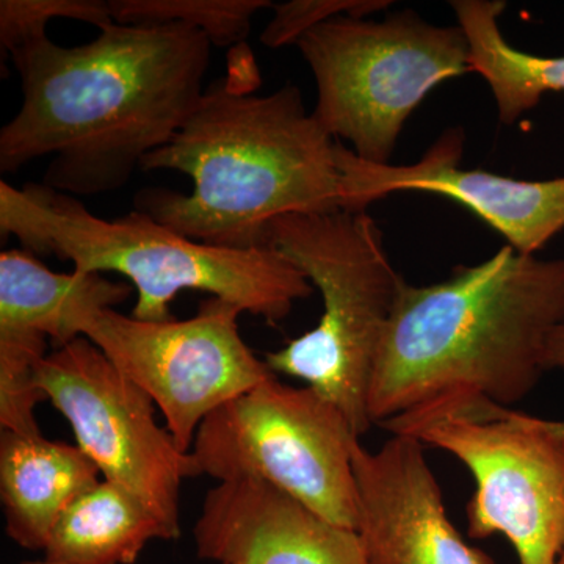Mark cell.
<instances>
[{"instance_id":"obj_1","label":"cell","mask_w":564,"mask_h":564,"mask_svg":"<svg viewBox=\"0 0 564 564\" xmlns=\"http://www.w3.org/2000/svg\"><path fill=\"white\" fill-rule=\"evenodd\" d=\"M210 50L202 31L182 22H115L74 47L47 35L18 43L9 55L22 104L0 131V172L52 158L43 177L52 191H118L202 101Z\"/></svg>"},{"instance_id":"obj_2","label":"cell","mask_w":564,"mask_h":564,"mask_svg":"<svg viewBox=\"0 0 564 564\" xmlns=\"http://www.w3.org/2000/svg\"><path fill=\"white\" fill-rule=\"evenodd\" d=\"M563 323L564 259L510 245L436 284L404 282L370 377V422L408 434L521 402L547 372L545 345Z\"/></svg>"},{"instance_id":"obj_3","label":"cell","mask_w":564,"mask_h":564,"mask_svg":"<svg viewBox=\"0 0 564 564\" xmlns=\"http://www.w3.org/2000/svg\"><path fill=\"white\" fill-rule=\"evenodd\" d=\"M232 77L214 82L170 143L141 162L144 172L174 170L191 193L147 188L135 210L210 247H263V231L289 214L344 210L340 140L304 107L288 84L250 95Z\"/></svg>"},{"instance_id":"obj_4","label":"cell","mask_w":564,"mask_h":564,"mask_svg":"<svg viewBox=\"0 0 564 564\" xmlns=\"http://www.w3.org/2000/svg\"><path fill=\"white\" fill-rule=\"evenodd\" d=\"M0 232L17 237L25 251L73 262L74 272L128 278L137 293V321H174V299L182 291H199L274 325L315 292L272 248L210 247L139 210L107 220L43 182L22 188L0 182Z\"/></svg>"},{"instance_id":"obj_5","label":"cell","mask_w":564,"mask_h":564,"mask_svg":"<svg viewBox=\"0 0 564 564\" xmlns=\"http://www.w3.org/2000/svg\"><path fill=\"white\" fill-rule=\"evenodd\" d=\"M263 247L288 259L321 292L318 325L269 352L274 375L299 378L336 404L361 437L378 348L404 281L366 210L289 214L263 231Z\"/></svg>"},{"instance_id":"obj_6","label":"cell","mask_w":564,"mask_h":564,"mask_svg":"<svg viewBox=\"0 0 564 564\" xmlns=\"http://www.w3.org/2000/svg\"><path fill=\"white\" fill-rule=\"evenodd\" d=\"M317 85L315 120L364 162L391 163L404 122L444 82L470 73L459 25H433L414 10L373 21L336 17L296 40Z\"/></svg>"},{"instance_id":"obj_7","label":"cell","mask_w":564,"mask_h":564,"mask_svg":"<svg viewBox=\"0 0 564 564\" xmlns=\"http://www.w3.org/2000/svg\"><path fill=\"white\" fill-rule=\"evenodd\" d=\"M358 441L336 404L274 375L214 411L196 432L191 455L198 477L265 481L326 521L356 530Z\"/></svg>"},{"instance_id":"obj_8","label":"cell","mask_w":564,"mask_h":564,"mask_svg":"<svg viewBox=\"0 0 564 564\" xmlns=\"http://www.w3.org/2000/svg\"><path fill=\"white\" fill-rule=\"evenodd\" d=\"M242 310L203 300L187 321L143 322L115 310H85L74 328L151 397L182 451L202 423L240 393L274 377L239 332Z\"/></svg>"},{"instance_id":"obj_9","label":"cell","mask_w":564,"mask_h":564,"mask_svg":"<svg viewBox=\"0 0 564 564\" xmlns=\"http://www.w3.org/2000/svg\"><path fill=\"white\" fill-rule=\"evenodd\" d=\"M470 470L467 530L503 534L519 564H558L564 552V434L544 419L489 404L478 419L441 417L404 434Z\"/></svg>"},{"instance_id":"obj_10","label":"cell","mask_w":564,"mask_h":564,"mask_svg":"<svg viewBox=\"0 0 564 564\" xmlns=\"http://www.w3.org/2000/svg\"><path fill=\"white\" fill-rule=\"evenodd\" d=\"M39 384L104 480L132 494L177 540L182 484L198 473L191 452L159 425L151 397L84 336L41 361Z\"/></svg>"},{"instance_id":"obj_11","label":"cell","mask_w":564,"mask_h":564,"mask_svg":"<svg viewBox=\"0 0 564 564\" xmlns=\"http://www.w3.org/2000/svg\"><path fill=\"white\" fill-rule=\"evenodd\" d=\"M463 129H448L411 165L364 162L340 144L344 210H366L397 192H425L454 199L521 254L536 256L564 229V177L524 181L463 169Z\"/></svg>"},{"instance_id":"obj_12","label":"cell","mask_w":564,"mask_h":564,"mask_svg":"<svg viewBox=\"0 0 564 564\" xmlns=\"http://www.w3.org/2000/svg\"><path fill=\"white\" fill-rule=\"evenodd\" d=\"M352 469L367 564H494L456 532L421 441L392 434L375 452L358 441Z\"/></svg>"},{"instance_id":"obj_13","label":"cell","mask_w":564,"mask_h":564,"mask_svg":"<svg viewBox=\"0 0 564 564\" xmlns=\"http://www.w3.org/2000/svg\"><path fill=\"white\" fill-rule=\"evenodd\" d=\"M193 543L212 564H367L356 530L254 478L218 481L207 491Z\"/></svg>"},{"instance_id":"obj_14","label":"cell","mask_w":564,"mask_h":564,"mask_svg":"<svg viewBox=\"0 0 564 564\" xmlns=\"http://www.w3.org/2000/svg\"><path fill=\"white\" fill-rule=\"evenodd\" d=\"M101 481L77 445L43 434H0V500L6 532L25 551L44 552L69 505Z\"/></svg>"},{"instance_id":"obj_15","label":"cell","mask_w":564,"mask_h":564,"mask_svg":"<svg viewBox=\"0 0 564 564\" xmlns=\"http://www.w3.org/2000/svg\"><path fill=\"white\" fill-rule=\"evenodd\" d=\"M133 292L101 273H55L25 250L0 252V336L36 337L55 348L80 337L74 317L113 310Z\"/></svg>"},{"instance_id":"obj_16","label":"cell","mask_w":564,"mask_h":564,"mask_svg":"<svg viewBox=\"0 0 564 564\" xmlns=\"http://www.w3.org/2000/svg\"><path fill=\"white\" fill-rule=\"evenodd\" d=\"M155 540L170 541L159 519L132 494L101 480L58 519L44 558L66 564H135Z\"/></svg>"},{"instance_id":"obj_17","label":"cell","mask_w":564,"mask_h":564,"mask_svg":"<svg viewBox=\"0 0 564 564\" xmlns=\"http://www.w3.org/2000/svg\"><path fill=\"white\" fill-rule=\"evenodd\" d=\"M451 6L469 44L470 73L488 82L503 124H514L547 93L564 91V55L529 54L505 40L499 20L507 2L454 0Z\"/></svg>"},{"instance_id":"obj_18","label":"cell","mask_w":564,"mask_h":564,"mask_svg":"<svg viewBox=\"0 0 564 564\" xmlns=\"http://www.w3.org/2000/svg\"><path fill=\"white\" fill-rule=\"evenodd\" d=\"M111 17L122 25L182 22L202 31L212 46L242 44L258 11L273 9L270 0H107Z\"/></svg>"},{"instance_id":"obj_19","label":"cell","mask_w":564,"mask_h":564,"mask_svg":"<svg viewBox=\"0 0 564 564\" xmlns=\"http://www.w3.org/2000/svg\"><path fill=\"white\" fill-rule=\"evenodd\" d=\"M50 340L0 336V429L2 432L41 434L36 408L47 397L39 384V367Z\"/></svg>"},{"instance_id":"obj_20","label":"cell","mask_w":564,"mask_h":564,"mask_svg":"<svg viewBox=\"0 0 564 564\" xmlns=\"http://www.w3.org/2000/svg\"><path fill=\"white\" fill-rule=\"evenodd\" d=\"M76 20L96 25L99 31L115 24L109 2L104 0H2L0 2V44L6 52L22 41L47 35L52 20Z\"/></svg>"},{"instance_id":"obj_21","label":"cell","mask_w":564,"mask_h":564,"mask_svg":"<svg viewBox=\"0 0 564 564\" xmlns=\"http://www.w3.org/2000/svg\"><path fill=\"white\" fill-rule=\"evenodd\" d=\"M392 6L389 0H292L274 6L273 20L262 31L270 50L295 44L304 32L336 17L369 18Z\"/></svg>"},{"instance_id":"obj_22","label":"cell","mask_w":564,"mask_h":564,"mask_svg":"<svg viewBox=\"0 0 564 564\" xmlns=\"http://www.w3.org/2000/svg\"><path fill=\"white\" fill-rule=\"evenodd\" d=\"M544 366L545 370L564 369V323L549 336Z\"/></svg>"},{"instance_id":"obj_23","label":"cell","mask_w":564,"mask_h":564,"mask_svg":"<svg viewBox=\"0 0 564 564\" xmlns=\"http://www.w3.org/2000/svg\"><path fill=\"white\" fill-rule=\"evenodd\" d=\"M547 423H549V426H551V429L555 430V432L564 434V422L547 421ZM558 564H564V552H563L562 558H560Z\"/></svg>"},{"instance_id":"obj_24","label":"cell","mask_w":564,"mask_h":564,"mask_svg":"<svg viewBox=\"0 0 564 564\" xmlns=\"http://www.w3.org/2000/svg\"><path fill=\"white\" fill-rule=\"evenodd\" d=\"M21 564H66V563L52 562V560L44 558V560H40V562H25V563H21Z\"/></svg>"}]
</instances>
